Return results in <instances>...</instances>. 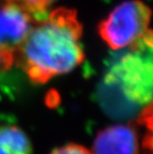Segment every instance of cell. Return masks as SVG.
<instances>
[{
  "mask_svg": "<svg viewBox=\"0 0 153 154\" xmlns=\"http://www.w3.org/2000/svg\"><path fill=\"white\" fill-rule=\"evenodd\" d=\"M36 20L23 9L7 2H0V50L14 58L30 33Z\"/></svg>",
  "mask_w": 153,
  "mask_h": 154,
  "instance_id": "3",
  "label": "cell"
},
{
  "mask_svg": "<svg viewBox=\"0 0 153 154\" xmlns=\"http://www.w3.org/2000/svg\"><path fill=\"white\" fill-rule=\"evenodd\" d=\"M83 24L73 8L53 9L35 22L15 54L14 64L31 83L44 85L68 74L84 60Z\"/></svg>",
  "mask_w": 153,
  "mask_h": 154,
  "instance_id": "1",
  "label": "cell"
},
{
  "mask_svg": "<svg viewBox=\"0 0 153 154\" xmlns=\"http://www.w3.org/2000/svg\"><path fill=\"white\" fill-rule=\"evenodd\" d=\"M135 124L142 132L140 146L143 153L153 154V100L139 112Z\"/></svg>",
  "mask_w": 153,
  "mask_h": 154,
  "instance_id": "6",
  "label": "cell"
},
{
  "mask_svg": "<svg viewBox=\"0 0 153 154\" xmlns=\"http://www.w3.org/2000/svg\"><path fill=\"white\" fill-rule=\"evenodd\" d=\"M14 64V58L6 55L0 50V73L3 71L9 70Z\"/></svg>",
  "mask_w": 153,
  "mask_h": 154,
  "instance_id": "9",
  "label": "cell"
},
{
  "mask_svg": "<svg viewBox=\"0 0 153 154\" xmlns=\"http://www.w3.org/2000/svg\"><path fill=\"white\" fill-rule=\"evenodd\" d=\"M1 1L18 6L29 13L36 21H38L48 14L49 8L57 0H1Z\"/></svg>",
  "mask_w": 153,
  "mask_h": 154,
  "instance_id": "7",
  "label": "cell"
},
{
  "mask_svg": "<svg viewBox=\"0 0 153 154\" xmlns=\"http://www.w3.org/2000/svg\"><path fill=\"white\" fill-rule=\"evenodd\" d=\"M0 154H33L31 140L19 126L0 125Z\"/></svg>",
  "mask_w": 153,
  "mask_h": 154,
  "instance_id": "5",
  "label": "cell"
},
{
  "mask_svg": "<svg viewBox=\"0 0 153 154\" xmlns=\"http://www.w3.org/2000/svg\"><path fill=\"white\" fill-rule=\"evenodd\" d=\"M50 154H93V151H90L81 144L77 143H68L66 145L60 146L58 148L54 149Z\"/></svg>",
  "mask_w": 153,
  "mask_h": 154,
  "instance_id": "8",
  "label": "cell"
},
{
  "mask_svg": "<svg viewBox=\"0 0 153 154\" xmlns=\"http://www.w3.org/2000/svg\"><path fill=\"white\" fill-rule=\"evenodd\" d=\"M139 133L135 123L115 124L97 132L93 144V154H139Z\"/></svg>",
  "mask_w": 153,
  "mask_h": 154,
  "instance_id": "4",
  "label": "cell"
},
{
  "mask_svg": "<svg viewBox=\"0 0 153 154\" xmlns=\"http://www.w3.org/2000/svg\"><path fill=\"white\" fill-rule=\"evenodd\" d=\"M152 10L141 0L118 4L97 25V34L112 50H153Z\"/></svg>",
  "mask_w": 153,
  "mask_h": 154,
  "instance_id": "2",
  "label": "cell"
}]
</instances>
